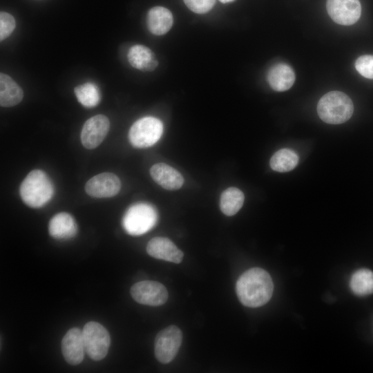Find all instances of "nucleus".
<instances>
[{"mask_svg": "<svg viewBox=\"0 0 373 373\" xmlns=\"http://www.w3.org/2000/svg\"><path fill=\"white\" fill-rule=\"evenodd\" d=\"M163 133L162 122L154 117H144L137 120L131 126L128 139L136 148H147L155 144Z\"/></svg>", "mask_w": 373, "mask_h": 373, "instance_id": "5", "label": "nucleus"}, {"mask_svg": "<svg viewBox=\"0 0 373 373\" xmlns=\"http://www.w3.org/2000/svg\"><path fill=\"white\" fill-rule=\"evenodd\" d=\"M298 162V156L294 151L282 149L272 155L269 164L273 170L283 173L294 169Z\"/></svg>", "mask_w": 373, "mask_h": 373, "instance_id": "22", "label": "nucleus"}, {"mask_svg": "<svg viewBox=\"0 0 373 373\" xmlns=\"http://www.w3.org/2000/svg\"><path fill=\"white\" fill-rule=\"evenodd\" d=\"M173 23V17L169 10L162 6L151 8L147 14L146 24L153 35L160 36L168 32Z\"/></svg>", "mask_w": 373, "mask_h": 373, "instance_id": "17", "label": "nucleus"}, {"mask_svg": "<svg viewBox=\"0 0 373 373\" xmlns=\"http://www.w3.org/2000/svg\"><path fill=\"white\" fill-rule=\"evenodd\" d=\"M158 215L150 204L139 202L130 207L122 218L125 231L131 236L142 235L155 227Z\"/></svg>", "mask_w": 373, "mask_h": 373, "instance_id": "4", "label": "nucleus"}, {"mask_svg": "<svg viewBox=\"0 0 373 373\" xmlns=\"http://www.w3.org/2000/svg\"><path fill=\"white\" fill-rule=\"evenodd\" d=\"M85 351L94 361H100L107 354L111 338L107 329L95 321L88 322L82 330Z\"/></svg>", "mask_w": 373, "mask_h": 373, "instance_id": "6", "label": "nucleus"}, {"mask_svg": "<svg viewBox=\"0 0 373 373\" xmlns=\"http://www.w3.org/2000/svg\"><path fill=\"white\" fill-rule=\"evenodd\" d=\"M23 202L32 208H39L50 201L54 194V187L48 176L35 169L24 178L19 188Z\"/></svg>", "mask_w": 373, "mask_h": 373, "instance_id": "2", "label": "nucleus"}, {"mask_svg": "<svg viewBox=\"0 0 373 373\" xmlns=\"http://www.w3.org/2000/svg\"><path fill=\"white\" fill-rule=\"evenodd\" d=\"M355 68L364 77L373 79V55L359 57L355 61Z\"/></svg>", "mask_w": 373, "mask_h": 373, "instance_id": "24", "label": "nucleus"}, {"mask_svg": "<svg viewBox=\"0 0 373 373\" xmlns=\"http://www.w3.org/2000/svg\"><path fill=\"white\" fill-rule=\"evenodd\" d=\"M244 200L245 195L242 191L236 187H229L221 194L220 209L226 216H233L242 207Z\"/></svg>", "mask_w": 373, "mask_h": 373, "instance_id": "20", "label": "nucleus"}, {"mask_svg": "<svg viewBox=\"0 0 373 373\" xmlns=\"http://www.w3.org/2000/svg\"><path fill=\"white\" fill-rule=\"evenodd\" d=\"M110 127L108 117L96 115L84 123L81 132V141L88 149L97 148L104 140Z\"/></svg>", "mask_w": 373, "mask_h": 373, "instance_id": "10", "label": "nucleus"}, {"mask_svg": "<svg viewBox=\"0 0 373 373\" xmlns=\"http://www.w3.org/2000/svg\"><path fill=\"white\" fill-rule=\"evenodd\" d=\"M146 251L151 256L174 263H180L184 254L169 238L155 237L149 240Z\"/></svg>", "mask_w": 373, "mask_h": 373, "instance_id": "13", "label": "nucleus"}, {"mask_svg": "<svg viewBox=\"0 0 373 373\" xmlns=\"http://www.w3.org/2000/svg\"><path fill=\"white\" fill-rule=\"evenodd\" d=\"M267 82L276 91H285L294 84L296 79L293 69L287 64L280 63L274 65L268 71Z\"/></svg>", "mask_w": 373, "mask_h": 373, "instance_id": "18", "label": "nucleus"}, {"mask_svg": "<svg viewBox=\"0 0 373 373\" xmlns=\"http://www.w3.org/2000/svg\"><path fill=\"white\" fill-rule=\"evenodd\" d=\"M350 286L356 295L363 296L373 293V272L367 269L355 271L350 279Z\"/></svg>", "mask_w": 373, "mask_h": 373, "instance_id": "21", "label": "nucleus"}, {"mask_svg": "<svg viewBox=\"0 0 373 373\" xmlns=\"http://www.w3.org/2000/svg\"><path fill=\"white\" fill-rule=\"evenodd\" d=\"M186 6L193 12L198 14L206 13L215 4V0H183Z\"/></svg>", "mask_w": 373, "mask_h": 373, "instance_id": "26", "label": "nucleus"}, {"mask_svg": "<svg viewBox=\"0 0 373 373\" xmlns=\"http://www.w3.org/2000/svg\"><path fill=\"white\" fill-rule=\"evenodd\" d=\"M219 1L222 3H227L233 1L234 0H219Z\"/></svg>", "mask_w": 373, "mask_h": 373, "instance_id": "27", "label": "nucleus"}, {"mask_svg": "<svg viewBox=\"0 0 373 373\" xmlns=\"http://www.w3.org/2000/svg\"><path fill=\"white\" fill-rule=\"evenodd\" d=\"M120 189L121 182L119 178L114 173L107 172L91 178L85 186L88 195L98 198L115 196Z\"/></svg>", "mask_w": 373, "mask_h": 373, "instance_id": "11", "label": "nucleus"}, {"mask_svg": "<svg viewBox=\"0 0 373 373\" xmlns=\"http://www.w3.org/2000/svg\"><path fill=\"white\" fill-rule=\"evenodd\" d=\"M326 9L334 22L343 26L355 23L361 13L359 0H327Z\"/></svg>", "mask_w": 373, "mask_h": 373, "instance_id": "9", "label": "nucleus"}, {"mask_svg": "<svg viewBox=\"0 0 373 373\" xmlns=\"http://www.w3.org/2000/svg\"><path fill=\"white\" fill-rule=\"evenodd\" d=\"M61 352L66 361L70 365H78L83 361L86 351L82 331L73 327L66 333L61 340Z\"/></svg>", "mask_w": 373, "mask_h": 373, "instance_id": "12", "label": "nucleus"}, {"mask_svg": "<svg viewBox=\"0 0 373 373\" xmlns=\"http://www.w3.org/2000/svg\"><path fill=\"white\" fill-rule=\"evenodd\" d=\"M77 226L73 216L66 212L55 215L48 224L49 234L57 240H67L75 236Z\"/></svg>", "mask_w": 373, "mask_h": 373, "instance_id": "15", "label": "nucleus"}, {"mask_svg": "<svg viewBox=\"0 0 373 373\" xmlns=\"http://www.w3.org/2000/svg\"><path fill=\"white\" fill-rule=\"evenodd\" d=\"M236 289L242 305L258 307L270 300L274 284L270 275L265 270L254 267L247 270L240 276Z\"/></svg>", "mask_w": 373, "mask_h": 373, "instance_id": "1", "label": "nucleus"}, {"mask_svg": "<svg viewBox=\"0 0 373 373\" xmlns=\"http://www.w3.org/2000/svg\"><path fill=\"white\" fill-rule=\"evenodd\" d=\"M130 292L136 302L150 306L162 305L169 297L166 287L162 283L153 280L136 283L131 287Z\"/></svg>", "mask_w": 373, "mask_h": 373, "instance_id": "8", "label": "nucleus"}, {"mask_svg": "<svg viewBox=\"0 0 373 373\" xmlns=\"http://www.w3.org/2000/svg\"><path fill=\"white\" fill-rule=\"evenodd\" d=\"M127 59L132 67L143 72L153 71L158 65L153 52L149 48L140 44L130 48Z\"/></svg>", "mask_w": 373, "mask_h": 373, "instance_id": "16", "label": "nucleus"}, {"mask_svg": "<svg viewBox=\"0 0 373 373\" xmlns=\"http://www.w3.org/2000/svg\"><path fill=\"white\" fill-rule=\"evenodd\" d=\"M319 117L325 122L339 124L347 122L352 115L354 105L345 93L334 90L324 95L317 104Z\"/></svg>", "mask_w": 373, "mask_h": 373, "instance_id": "3", "label": "nucleus"}, {"mask_svg": "<svg viewBox=\"0 0 373 373\" xmlns=\"http://www.w3.org/2000/svg\"><path fill=\"white\" fill-rule=\"evenodd\" d=\"M150 174L157 184L167 190L179 189L184 184L182 175L176 169L165 163H158L152 166Z\"/></svg>", "mask_w": 373, "mask_h": 373, "instance_id": "14", "label": "nucleus"}, {"mask_svg": "<svg viewBox=\"0 0 373 373\" xmlns=\"http://www.w3.org/2000/svg\"><path fill=\"white\" fill-rule=\"evenodd\" d=\"M182 340L181 330L170 325L157 333L155 339V355L162 363L171 362L177 355Z\"/></svg>", "mask_w": 373, "mask_h": 373, "instance_id": "7", "label": "nucleus"}, {"mask_svg": "<svg viewBox=\"0 0 373 373\" xmlns=\"http://www.w3.org/2000/svg\"><path fill=\"white\" fill-rule=\"evenodd\" d=\"M23 97L22 88L8 75L0 74V105L11 107L19 104Z\"/></svg>", "mask_w": 373, "mask_h": 373, "instance_id": "19", "label": "nucleus"}, {"mask_svg": "<svg viewBox=\"0 0 373 373\" xmlns=\"http://www.w3.org/2000/svg\"><path fill=\"white\" fill-rule=\"evenodd\" d=\"M74 92L78 102L87 108L96 106L101 99L98 87L92 82H86L76 86Z\"/></svg>", "mask_w": 373, "mask_h": 373, "instance_id": "23", "label": "nucleus"}, {"mask_svg": "<svg viewBox=\"0 0 373 373\" xmlns=\"http://www.w3.org/2000/svg\"><path fill=\"white\" fill-rule=\"evenodd\" d=\"M15 28V20L9 13L1 12L0 13V40L3 41L8 37Z\"/></svg>", "mask_w": 373, "mask_h": 373, "instance_id": "25", "label": "nucleus"}]
</instances>
